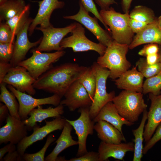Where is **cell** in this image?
Listing matches in <instances>:
<instances>
[{
  "label": "cell",
  "instance_id": "6da1fadb",
  "mask_svg": "<svg viewBox=\"0 0 161 161\" xmlns=\"http://www.w3.org/2000/svg\"><path fill=\"white\" fill-rule=\"evenodd\" d=\"M87 67L71 63L51 67L35 80L33 86L62 98L71 85L79 79Z\"/></svg>",
  "mask_w": 161,
  "mask_h": 161
},
{
  "label": "cell",
  "instance_id": "7a4b0ae2",
  "mask_svg": "<svg viewBox=\"0 0 161 161\" xmlns=\"http://www.w3.org/2000/svg\"><path fill=\"white\" fill-rule=\"evenodd\" d=\"M129 49V45L113 40L107 47L103 55L98 58L97 63L109 70V77L112 80L118 78L131 67V64L126 58Z\"/></svg>",
  "mask_w": 161,
  "mask_h": 161
},
{
  "label": "cell",
  "instance_id": "3957f363",
  "mask_svg": "<svg viewBox=\"0 0 161 161\" xmlns=\"http://www.w3.org/2000/svg\"><path fill=\"white\" fill-rule=\"evenodd\" d=\"M99 13L103 22L109 28L113 40L129 46L134 33L129 25V13L117 12L112 7L107 10L101 9Z\"/></svg>",
  "mask_w": 161,
  "mask_h": 161
},
{
  "label": "cell",
  "instance_id": "277c9868",
  "mask_svg": "<svg viewBox=\"0 0 161 161\" xmlns=\"http://www.w3.org/2000/svg\"><path fill=\"white\" fill-rule=\"evenodd\" d=\"M112 102L122 117L134 123L138 120L140 115L147 107L142 93L126 90L115 96Z\"/></svg>",
  "mask_w": 161,
  "mask_h": 161
},
{
  "label": "cell",
  "instance_id": "5b68a950",
  "mask_svg": "<svg viewBox=\"0 0 161 161\" xmlns=\"http://www.w3.org/2000/svg\"><path fill=\"white\" fill-rule=\"evenodd\" d=\"M91 67L96 79L95 93L89 109L90 117L93 120L106 104L109 102H112L115 93L114 91L109 93L106 91V82L110 75L109 70L101 67L96 62H94Z\"/></svg>",
  "mask_w": 161,
  "mask_h": 161
},
{
  "label": "cell",
  "instance_id": "8992f818",
  "mask_svg": "<svg viewBox=\"0 0 161 161\" xmlns=\"http://www.w3.org/2000/svg\"><path fill=\"white\" fill-rule=\"evenodd\" d=\"M30 52L32 55L21 61L18 65L26 68L35 80L51 68L52 64L65 53L63 50L53 53H43L35 49L31 50Z\"/></svg>",
  "mask_w": 161,
  "mask_h": 161
},
{
  "label": "cell",
  "instance_id": "52a82bcc",
  "mask_svg": "<svg viewBox=\"0 0 161 161\" xmlns=\"http://www.w3.org/2000/svg\"><path fill=\"white\" fill-rule=\"evenodd\" d=\"M71 33V36L64 38L60 43V46L63 49L71 48L74 52L93 50L97 52L100 56L104 54L107 47L88 39L85 35V29L81 24L76 23L75 27Z\"/></svg>",
  "mask_w": 161,
  "mask_h": 161
},
{
  "label": "cell",
  "instance_id": "ba28073f",
  "mask_svg": "<svg viewBox=\"0 0 161 161\" xmlns=\"http://www.w3.org/2000/svg\"><path fill=\"white\" fill-rule=\"evenodd\" d=\"M7 87L18 100L19 105L18 114L22 120L28 118L30 112L38 106L51 104L56 106L61 101L62 98L56 94L45 98H36L31 95L17 90L11 85H8Z\"/></svg>",
  "mask_w": 161,
  "mask_h": 161
},
{
  "label": "cell",
  "instance_id": "9c48e42d",
  "mask_svg": "<svg viewBox=\"0 0 161 161\" xmlns=\"http://www.w3.org/2000/svg\"><path fill=\"white\" fill-rule=\"evenodd\" d=\"M79 10L76 14L63 16L66 19L75 20L83 25L91 32L99 42L106 47L109 45L113 41L108 31L101 27L96 17H92L89 14L80 0L79 1Z\"/></svg>",
  "mask_w": 161,
  "mask_h": 161
},
{
  "label": "cell",
  "instance_id": "30bf717a",
  "mask_svg": "<svg viewBox=\"0 0 161 161\" xmlns=\"http://www.w3.org/2000/svg\"><path fill=\"white\" fill-rule=\"evenodd\" d=\"M89 109V107L79 108L78 112L80 113V115L76 120H72L66 119L74 128L78 137L77 157L88 152L86 147L87 138L88 135H92L93 133L95 122L90 117Z\"/></svg>",
  "mask_w": 161,
  "mask_h": 161
},
{
  "label": "cell",
  "instance_id": "8fae6325",
  "mask_svg": "<svg viewBox=\"0 0 161 161\" xmlns=\"http://www.w3.org/2000/svg\"><path fill=\"white\" fill-rule=\"evenodd\" d=\"M76 25V23L74 22L63 28H55L52 25L46 28L36 27L35 29L41 31L43 35L39 45L35 49L41 52L63 50L60 46L61 42L65 36L72 32Z\"/></svg>",
  "mask_w": 161,
  "mask_h": 161
},
{
  "label": "cell",
  "instance_id": "7c38bea8",
  "mask_svg": "<svg viewBox=\"0 0 161 161\" xmlns=\"http://www.w3.org/2000/svg\"><path fill=\"white\" fill-rule=\"evenodd\" d=\"M45 125L40 127L37 125L33 128V132L27 136L17 144V150L22 156L29 146L35 142L43 139L51 133L57 130L62 129L66 122V119L57 117L50 121L45 120Z\"/></svg>",
  "mask_w": 161,
  "mask_h": 161
},
{
  "label": "cell",
  "instance_id": "4fadbf2b",
  "mask_svg": "<svg viewBox=\"0 0 161 161\" xmlns=\"http://www.w3.org/2000/svg\"><path fill=\"white\" fill-rule=\"evenodd\" d=\"M36 80L26 68L18 65L10 69L2 82L12 86L19 91L33 95L36 92L33 86Z\"/></svg>",
  "mask_w": 161,
  "mask_h": 161
},
{
  "label": "cell",
  "instance_id": "5bb4252c",
  "mask_svg": "<svg viewBox=\"0 0 161 161\" xmlns=\"http://www.w3.org/2000/svg\"><path fill=\"white\" fill-rule=\"evenodd\" d=\"M60 104L67 106L70 111L91 106L92 100L83 85L77 80L67 89Z\"/></svg>",
  "mask_w": 161,
  "mask_h": 161
},
{
  "label": "cell",
  "instance_id": "9a60e30c",
  "mask_svg": "<svg viewBox=\"0 0 161 161\" xmlns=\"http://www.w3.org/2000/svg\"><path fill=\"white\" fill-rule=\"evenodd\" d=\"M6 124L0 128V144L8 142L18 144L27 137L28 131L23 120L10 114L5 120Z\"/></svg>",
  "mask_w": 161,
  "mask_h": 161
},
{
  "label": "cell",
  "instance_id": "2e32d148",
  "mask_svg": "<svg viewBox=\"0 0 161 161\" xmlns=\"http://www.w3.org/2000/svg\"><path fill=\"white\" fill-rule=\"evenodd\" d=\"M32 20L33 19L29 18L23 28L16 35L13 54L10 62L12 67L18 66L24 60L29 50L39 44L41 41L42 38L33 42H30L29 40L28 31Z\"/></svg>",
  "mask_w": 161,
  "mask_h": 161
},
{
  "label": "cell",
  "instance_id": "e0dca14e",
  "mask_svg": "<svg viewBox=\"0 0 161 161\" xmlns=\"http://www.w3.org/2000/svg\"><path fill=\"white\" fill-rule=\"evenodd\" d=\"M37 2L39 8L36 16L29 26V35L32 34L38 25L41 28L51 26L50 19L52 12L55 10L63 8L65 5L64 1L58 0H42Z\"/></svg>",
  "mask_w": 161,
  "mask_h": 161
},
{
  "label": "cell",
  "instance_id": "ac0fdd59",
  "mask_svg": "<svg viewBox=\"0 0 161 161\" xmlns=\"http://www.w3.org/2000/svg\"><path fill=\"white\" fill-rule=\"evenodd\" d=\"M151 104L147 113V122L145 125L143 133L145 141H148L152 137L161 123V94L155 95L149 93Z\"/></svg>",
  "mask_w": 161,
  "mask_h": 161
},
{
  "label": "cell",
  "instance_id": "d6986e66",
  "mask_svg": "<svg viewBox=\"0 0 161 161\" xmlns=\"http://www.w3.org/2000/svg\"><path fill=\"white\" fill-rule=\"evenodd\" d=\"M134 150V143L132 142L113 144L101 141L98 147L99 160L109 161V158L112 157L122 160L127 152Z\"/></svg>",
  "mask_w": 161,
  "mask_h": 161
},
{
  "label": "cell",
  "instance_id": "ffe728a7",
  "mask_svg": "<svg viewBox=\"0 0 161 161\" xmlns=\"http://www.w3.org/2000/svg\"><path fill=\"white\" fill-rule=\"evenodd\" d=\"M144 77L135 66L126 71L114 80L118 89L142 93Z\"/></svg>",
  "mask_w": 161,
  "mask_h": 161
},
{
  "label": "cell",
  "instance_id": "44dd1931",
  "mask_svg": "<svg viewBox=\"0 0 161 161\" xmlns=\"http://www.w3.org/2000/svg\"><path fill=\"white\" fill-rule=\"evenodd\" d=\"M64 113V105L60 104L55 108L50 106L46 109L39 106L37 109L32 110L29 114V117L23 121L28 131H31L37 125V122L41 123L49 117H61Z\"/></svg>",
  "mask_w": 161,
  "mask_h": 161
},
{
  "label": "cell",
  "instance_id": "7402d4cb",
  "mask_svg": "<svg viewBox=\"0 0 161 161\" xmlns=\"http://www.w3.org/2000/svg\"><path fill=\"white\" fill-rule=\"evenodd\" d=\"M155 43L161 45V30L158 27L157 20L148 24L144 29L136 34L129 46L132 49L144 44Z\"/></svg>",
  "mask_w": 161,
  "mask_h": 161
},
{
  "label": "cell",
  "instance_id": "603a6c76",
  "mask_svg": "<svg viewBox=\"0 0 161 161\" xmlns=\"http://www.w3.org/2000/svg\"><path fill=\"white\" fill-rule=\"evenodd\" d=\"M93 120L95 123L100 120L107 121L116 128L122 134V127L123 125L130 126L134 123L127 120L122 117L119 114L112 101L106 104Z\"/></svg>",
  "mask_w": 161,
  "mask_h": 161
},
{
  "label": "cell",
  "instance_id": "cb8c5ba5",
  "mask_svg": "<svg viewBox=\"0 0 161 161\" xmlns=\"http://www.w3.org/2000/svg\"><path fill=\"white\" fill-rule=\"evenodd\" d=\"M94 130L102 141L113 144H119L122 141H126L123 134L113 125L105 121L100 120L96 122L94 126Z\"/></svg>",
  "mask_w": 161,
  "mask_h": 161
},
{
  "label": "cell",
  "instance_id": "d4e9b609",
  "mask_svg": "<svg viewBox=\"0 0 161 161\" xmlns=\"http://www.w3.org/2000/svg\"><path fill=\"white\" fill-rule=\"evenodd\" d=\"M72 128V126L66 121L60 135L55 142L56 146L45 158L44 161H56L58 156L62 151L70 146L78 145V141L74 140L71 135Z\"/></svg>",
  "mask_w": 161,
  "mask_h": 161
},
{
  "label": "cell",
  "instance_id": "484cf974",
  "mask_svg": "<svg viewBox=\"0 0 161 161\" xmlns=\"http://www.w3.org/2000/svg\"><path fill=\"white\" fill-rule=\"evenodd\" d=\"M147 113L146 109L143 112L142 119L139 126L137 129L132 130L134 137L133 140L134 150L133 161H141L143 157V133L145 123L147 119Z\"/></svg>",
  "mask_w": 161,
  "mask_h": 161
},
{
  "label": "cell",
  "instance_id": "4316f807",
  "mask_svg": "<svg viewBox=\"0 0 161 161\" xmlns=\"http://www.w3.org/2000/svg\"><path fill=\"white\" fill-rule=\"evenodd\" d=\"M24 0H8L0 5V20L6 21L22 11L26 7Z\"/></svg>",
  "mask_w": 161,
  "mask_h": 161
},
{
  "label": "cell",
  "instance_id": "83f0119b",
  "mask_svg": "<svg viewBox=\"0 0 161 161\" xmlns=\"http://www.w3.org/2000/svg\"><path fill=\"white\" fill-rule=\"evenodd\" d=\"M0 84V102L3 103L6 105L11 116L20 119L18 114L19 104L16 100L15 96L12 92L8 90L6 87V83L2 82Z\"/></svg>",
  "mask_w": 161,
  "mask_h": 161
},
{
  "label": "cell",
  "instance_id": "f1b7e54d",
  "mask_svg": "<svg viewBox=\"0 0 161 161\" xmlns=\"http://www.w3.org/2000/svg\"><path fill=\"white\" fill-rule=\"evenodd\" d=\"M129 16L131 18L148 24L154 22L157 19L151 9L143 5L135 6L131 11Z\"/></svg>",
  "mask_w": 161,
  "mask_h": 161
},
{
  "label": "cell",
  "instance_id": "f546056e",
  "mask_svg": "<svg viewBox=\"0 0 161 161\" xmlns=\"http://www.w3.org/2000/svg\"><path fill=\"white\" fill-rule=\"evenodd\" d=\"M30 7L29 5H27L22 11L6 21L15 35L21 30L29 18Z\"/></svg>",
  "mask_w": 161,
  "mask_h": 161
},
{
  "label": "cell",
  "instance_id": "4dcf8cb0",
  "mask_svg": "<svg viewBox=\"0 0 161 161\" xmlns=\"http://www.w3.org/2000/svg\"><path fill=\"white\" fill-rule=\"evenodd\" d=\"M78 80L85 88L92 101L95 93L96 79L93 70L91 66L88 67Z\"/></svg>",
  "mask_w": 161,
  "mask_h": 161
},
{
  "label": "cell",
  "instance_id": "1f68e13d",
  "mask_svg": "<svg viewBox=\"0 0 161 161\" xmlns=\"http://www.w3.org/2000/svg\"><path fill=\"white\" fill-rule=\"evenodd\" d=\"M142 93L144 94L151 93L156 95L161 94V71L146 78L143 83Z\"/></svg>",
  "mask_w": 161,
  "mask_h": 161
},
{
  "label": "cell",
  "instance_id": "d6a6232c",
  "mask_svg": "<svg viewBox=\"0 0 161 161\" xmlns=\"http://www.w3.org/2000/svg\"><path fill=\"white\" fill-rule=\"evenodd\" d=\"M137 70L146 78L153 76L161 71V66L158 62L153 65L148 64L145 58H140L136 63Z\"/></svg>",
  "mask_w": 161,
  "mask_h": 161
},
{
  "label": "cell",
  "instance_id": "836d02e7",
  "mask_svg": "<svg viewBox=\"0 0 161 161\" xmlns=\"http://www.w3.org/2000/svg\"><path fill=\"white\" fill-rule=\"evenodd\" d=\"M56 140L51 134L47 137L46 143L42 148L38 152L33 154L24 153L22 156L23 160L26 161H44L45 154L51 144Z\"/></svg>",
  "mask_w": 161,
  "mask_h": 161
},
{
  "label": "cell",
  "instance_id": "e575fe53",
  "mask_svg": "<svg viewBox=\"0 0 161 161\" xmlns=\"http://www.w3.org/2000/svg\"><path fill=\"white\" fill-rule=\"evenodd\" d=\"M14 43H0V62L9 63L12 58Z\"/></svg>",
  "mask_w": 161,
  "mask_h": 161
},
{
  "label": "cell",
  "instance_id": "d590c367",
  "mask_svg": "<svg viewBox=\"0 0 161 161\" xmlns=\"http://www.w3.org/2000/svg\"><path fill=\"white\" fill-rule=\"evenodd\" d=\"M14 36L9 26L6 22H0V43H14Z\"/></svg>",
  "mask_w": 161,
  "mask_h": 161
},
{
  "label": "cell",
  "instance_id": "8d00e7d4",
  "mask_svg": "<svg viewBox=\"0 0 161 161\" xmlns=\"http://www.w3.org/2000/svg\"><path fill=\"white\" fill-rule=\"evenodd\" d=\"M85 8L88 12L92 13L103 24L107 31L110 32L109 28L103 22L102 19L99 12H98L96 6L93 0H80Z\"/></svg>",
  "mask_w": 161,
  "mask_h": 161
},
{
  "label": "cell",
  "instance_id": "74e56055",
  "mask_svg": "<svg viewBox=\"0 0 161 161\" xmlns=\"http://www.w3.org/2000/svg\"><path fill=\"white\" fill-rule=\"evenodd\" d=\"M161 140V123L157 128L151 138L147 142L143 149V154H146L159 141Z\"/></svg>",
  "mask_w": 161,
  "mask_h": 161
},
{
  "label": "cell",
  "instance_id": "f35d334b",
  "mask_svg": "<svg viewBox=\"0 0 161 161\" xmlns=\"http://www.w3.org/2000/svg\"><path fill=\"white\" fill-rule=\"evenodd\" d=\"M159 49V45L157 44H148L139 51L138 54L140 56L146 57L148 55L158 53Z\"/></svg>",
  "mask_w": 161,
  "mask_h": 161
},
{
  "label": "cell",
  "instance_id": "ab89813d",
  "mask_svg": "<svg viewBox=\"0 0 161 161\" xmlns=\"http://www.w3.org/2000/svg\"><path fill=\"white\" fill-rule=\"evenodd\" d=\"M99 155L98 152H87L80 156L72 158L68 161H99Z\"/></svg>",
  "mask_w": 161,
  "mask_h": 161
},
{
  "label": "cell",
  "instance_id": "60d3db41",
  "mask_svg": "<svg viewBox=\"0 0 161 161\" xmlns=\"http://www.w3.org/2000/svg\"><path fill=\"white\" fill-rule=\"evenodd\" d=\"M129 23V26L132 32L136 34L141 31L148 24H149L137 21L130 18Z\"/></svg>",
  "mask_w": 161,
  "mask_h": 161
},
{
  "label": "cell",
  "instance_id": "b9f144b4",
  "mask_svg": "<svg viewBox=\"0 0 161 161\" xmlns=\"http://www.w3.org/2000/svg\"><path fill=\"white\" fill-rule=\"evenodd\" d=\"M23 160L22 156L17 150L9 152L3 157L2 161H20Z\"/></svg>",
  "mask_w": 161,
  "mask_h": 161
},
{
  "label": "cell",
  "instance_id": "7bdbcfd3",
  "mask_svg": "<svg viewBox=\"0 0 161 161\" xmlns=\"http://www.w3.org/2000/svg\"><path fill=\"white\" fill-rule=\"evenodd\" d=\"M12 67L10 63L0 62V83L2 82L4 77Z\"/></svg>",
  "mask_w": 161,
  "mask_h": 161
},
{
  "label": "cell",
  "instance_id": "ee69618b",
  "mask_svg": "<svg viewBox=\"0 0 161 161\" xmlns=\"http://www.w3.org/2000/svg\"><path fill=\"white\" fill-rule=\"evenodd\" d=\"M15 144L10 143L0 149V161H2L5 154L7 153L14 151L16 150Z\"/></svg>",
  "mask_w": 161,
  "mask_h": 161
},
{
  "label": "cell",
  "instance_id": "f6af8a7d",
  "mask_svg": "<svg viewBox=\"0 0 161 161\" xmlns=\"http://www.w3.org/2000/svg\"><path fill=\"white\" fill-rule=\"evenodd\" d=\"M102 10H107L112 4H117L115 0H95Z\"/></svg>",
  "mask_w": 161,
  "mask_h": 161
},
{
  "label": "cell",
  "instance_id": "bcb514c9",
  "mask_svg": "<svg viewBox=\"0 0 161 161\" xmlns=\"http://www.w3.org/2000/svg\"><path fill=\"white\" fill-rule=\"evenodd\" d=\"M9 111L6 105L0 103V125L6 120L9 114Z\"/></svg>",
  "mask_w": 161,
  "mask_h": 161
},
{
  "label": "cell",
  "instance_id": "7dc6e473",
  "mask_svg": "<svg viewBox=\"0 0 161 161\" xmlns=\"http://www.w3.org/2000/svg\"><path fill=\"white\" fill-rule=\"evenodd\" d=\"M147 63L150 65H153L158 62L159 55L158 53L148 55L146 57Z\"/></svg>",
  "mask_w": 161,
  "mask_h": 161
},
{
  "label": "cell",
  "instance_id": "c3c4849f",
  "mask_svg": "<svg viewBox=\"0 0 161 161\" xmlns=\"http://www.w3.org/2000/svg\"><path fill=\"white\" fill-rule=\"evenodd\" d=\"M133 0H122L121 5L124 13H129L131 5Z\"/></svg>",
  "mask_w": 161,
  "mask_h": 161
},
{
  "label": "cell",
  "instance_id": "681fc988",
  "mask_svg": "<svg viewBox=\"0 0 161 161\" xmlns=\"http://www.w3.org/2000/svg\"><path fill=\"white\" fill-rule=\"evenodd\" d=\"M159 49L158 52L159 55L158 62L160 64L161 66V45H159Z\"/></svg>",
  "mask_w": 161,
  "mask_h": 161
},
{
  "label": "cell",
  "instance_id": "f907efd6",
  "mask_svg": "<svg viewBox=\"0 0 161 161\" xmlns=\"http://www.w3.org/2000/svg\"><path fill=\"white\" fill-rule=\"evenodd\" d=\"M157 23L158 27L161 30V16L157 18Z\"/></svg>",
  "mask_w": 161,
  "mask_h": 161
},
{
  "label": "cell",
  "instance_id": "816d5d0a",
  "mask_svg": "<svg viewBox=\"0 0 161 161\" xmlns=\"http://www.w3.org/2000/svg\"><path fill=\"white\" fill-rule=\"evenodd\" d=\"M67 161V160L65 159V157H58L56 160V161Z\"/></svg>",
  "mask_w": 161,
  "mask_h": 161
},
{
  "label": "cell",
  "instance_id": "f5cc1de1",
  "mask_svg": "<svg viewBox=\"0 0 161 161\" xmlns=\"http://www.w3.org/2000/svg\"><path fill=\"white\" fill-rule=\"evenodd\" d=\"M8 0H0V5L3 4Z\"/></svg>",
  "mask_w": 161,
  "mask_h": 161
}]
</instances>
